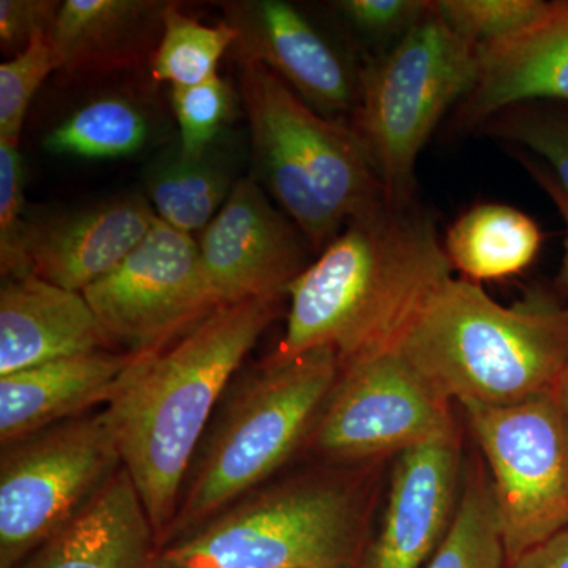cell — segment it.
<instances>
[{"label": "cell", "mask_w": 568, "mask_h": 568, "mask_svg": "<svg viewBox=\"0 0 568 568\" xmlns=\"http://www.w3.org/2000/svg\"><path fill=\"white\" fill-rule=\"evenodd\" d=\"M278 298L219 306L171 345L138 354L108 402L104 416L122 467L159 545L178 517L183 480L213 407L275 320Z\"/></svg>", "instance_id": "6da1fadb"}, {"label": "cell", "mask_w": 568, "mask_h": 568, "mask_svg": "<svg viewBox=\"0 0 568 568\" xmlns=\"http://www.w3.org/2000/svg\"><path fill=\"white\" fill-rule=\"evenodd\" d=\"M452 271L429 213L379 204L351 220L286 287L276 357L328 347L345 365L390 349Z\"/></svg>", "instance_id": "7a4b0ae2"}, {"label": "cell", "mask_w": 568, "mask_h": 568, "mask_svg": "<svg viewBox=\"0 0 568 568\" xmlns=\"http://www.w3.org/2000/svg\"><path fill=\"white\" fill-rule=\"evenodd\" d=\"M396 349L447 403L511 406L555 390L568 365V306L536 294L514 306L450 276Z\"/></svg>", "instance_id": "3957f363"}, {"label": "cell", "mask_w": 568, "mask_h": 568, "mask_svg": "<svg viewBox=\"0 0 568 568\" xmlns=\"http://www.w3.org/2000/svg\"><path fill=\"white\" fill-rule=\"evenodd\" d=\"M241 92L261 182L312 250L386 203L353 126L312 110L261 63L242 65Z\"/></svg>", "instance_id": "277c9868"}, {"label": "cell", "mask_w": 568, "mask_h": 568, "mask_svg": "<svg viewBox=\"0 0 568 568\" xmlns=\"http://www.w3.org/2000/svg\"><path fill=\"white\" fill-rule=\"evenodd\" d=\"M477 69V48L450 31L435 2L390 50L362 63L351 126L392 207L416 204L418 155L470 91Z\"/></svg>", "instance_id": "5b68a950"}, {"label": "cell", "mask_w": 568, "mask_h": 568, "mask_svg": "<svg viewBox=\"0 0 568 568\" xmlns=\"http://www.w3.org/2000/svg\"><path fill=\"white\" fill-rule=\"evenodd\" d=\"M343 364L328 347L272 358L250 381L212 439L166 544L272 476L317 424Z\"/></svg>", "instance_id": "8992f818"}, {"label": "cell", "mask_w": 568, "mask_h": 568, "mask_svg": "<svg viewBox=\"0 0 568 568\" xmlns=\"http://www.w3.org/2000/svg\"><path fill=\"white\" fill-rule=\"evenodd\" d=\"M364 515L335 480L263 493L160 551L156 568H358Z\"/></svg>", "instance_id": "52a82bcc"}, {"label": "cell", "mask_w": 568, "mask_h": 568, "mask_svg": "<svg viewBox=\"0 0 568 568\" xmlns=\"http://www.w3.org/2000/svg\"><path fill=\"white\" fill-rule=\"evenodd\" d=\"M104 410L7 446L0 465V568H18L121 469Z\"/></svg>", "instance_id": "ba28073f"}, {"label": "cell", "mask_w": 568, "mask_h": 568, "mask_svg": "<svg viewBox=\"0 0 568 568\" xmlns=\"http://www.w3.org/2000/svg\"><path fill=\"white\" fill-rule=\"evenodd\" d=\"M489 470L507 564L568 528V429L552 392L462 405Z\"/></svg>", "instance_id": "9c48e42d"}, {"label": "cell", "mask_w": 568, "mask_h": 568, "mask_svg": "<svg viewBox=\"0 0 568 568\" xmlns=\"http://www.w3.org/2000/svg\"><path fill=\"white\" fill-rule=\"evenodd\" d=\"M82 294L112 345L134 354L171 345L219 308L196 239L160 219L114 271Z\"/></svg>", "instance_id": "30bf717a"}, {"label": "cell", "mask_w": 568, "mask_h": 568, "mask_svg": "<svg viewBox=\"0 0 568 568\" xmlns=\"http://www.w3.org/2000/svg\"><path fill=\"white\" fill-rule=\"evenodd\" d=\"M452 432L450 403L390 347L343 365L313 437L325 457L366 459L403 454Z\"/></svg>", "instance_id": "8fae6325"}, {"label": "cell", "mask_w": 568, "mask_h": 568, "mask_svg": "<svg viewBox=\"0 0 568 568\" xmlns=\"http://www.w3.org/2000/svg\"><path fill=\"white\" fill-rule=\"evenodd\" d=\"M197 244L216 306L286 294L308 267L312 248L297 224L272 205L254 179L235 182Z\"/></svg>", "instance_id": "7c38bea8"}, {"label": "cell", "mask_w": 568, "mask_h": 568, "mask_svg": "<svg viewBox=\"0 0 568 568\" xmlns=\"http://www.w3.org/2000/svg\"><path fill=\"white\" fill-rule=\"evenodd\" d=\"M224 21L237 31V61L274 71L312 110L328 119L351 114L358 73L349 59L297 7L283 0L222 3Z\"/></svg>", "instance_id": "4fadbf2b"}, {"label": "cell", "mask_w": 568, "mask_h": 568, "mask_svg": "<svg viewBox=\"0 0 568 568\" xmlns=\"http://www.w3.org/2000/svg\"><path fill=\"white\" fill-rule=\"evenodd\" d=\"M476 81L455 108L454 132H477L488 119L517 104L568 103V0L521 32L478 48Z\"/></svg>", "instance_id": "5bb4252c"}, {"label": "cell", "mask_w": 568, "mask_h": 568, "mask_svg": "<svg viewBox=\"0 0 568 568\" xmlns=\"http://www.w3.org/2000/svg\"><path fill=\"white\" fill-rule=\"evenodd\" d=\"M455 432L399 454L369 568H422L435 555L459 500Z\"/></svg>", "instance_id": "9a60e30c"}, {"label": "cell", "mask_w": 568, "mask_h": 568, "mask_svg": "<svg viewBox=\"0 0 568 568\" xmlns=\"http://www.w3.org/2000/svg\"><path fill=\"white\" fill-rule=\"evenodd\" d=\"M159 216L149 200L122 197L26 223L31 272L65 290H88L114 271L149 234Z\"/></svg>", "instance_id": "2e32d148"}, {"label": "cell", "mask_w": 568, "mask_h": 568, "mask_svg": "<svg viewBox=\"0 0 568 568\" xmlns=\"http://www.w3.org/2000/svg\"><path fill=\"white\" fill-rule=\"evenodd\" d=\"M112 346L84 294L36 274L0 290V376Z\"/></svg>", "instance_id": "e0dca14e"}, {"label": "cell", "mask_w": 568, "mask_h": 568, "mask_svg": "<svg viewBox=\"0 0 568 568\" xmlns=\"http://www.w3.org/2000/svg\"><path fill=\"white\" fill-rule=\"evenodd\" d=\"M138 354L73 355L0 376V440L20 443L110 402Z\"/></svg>", "instance_id": "ac0fdd59"}, {"label": "cell", "mask_w": 568, "mask_h": 568, "mask_svg": "<svg viewBox=\"0 0 568 568\" xmlns=\"http://www.w3.org/2000/svg\"><path fill=\"white\" fill-rule=\"evenodd\" d=\"M159 540L123 467L18 568H156Z\"/></svg>", "instance_id": "d6986e66"}, {"label": "cell", "mask_w": 568, "mask_h": 568, "mask_svg": "<svg viewBox=\"0 0 568 568\" xmlns=\"http://www.w3.org/2000/svg\"><path fill=\"white\" fill-rule=\"evenodd\" d=\"M166 3L151 0H65L50 36L59 70L125 69L148 58L162 36Z\"/></svg>", "instance_id": "ffe728a7"}, {"label": "cell", "mask_w": 568, "mask_h": 568, "mask_svg": "<svg viewBox=\"0 0 568 568\" xmlns=\"http://www.w3.org/2000/svg\"><path fill=\"white\" fill-rule=\"evenodd\" d=\"M544 233L514 205L485 203L463 213L444 239L448 263L469 282L521 274L536 261Z\"/></svg>", "instance_id": "44dd1931"}, {"label": "cell", "mask_w": 568, "mask_h": 568, "mask_svg": "<svg viewBox=\"0 0 568 568\" xmlns=\"http://www.w3.org/2000/svg\"><path fill=\"white\" fill-rule=\"evenodd\" d=\"M234 185L230 164L212 149L200 156L171 153L152 163L145 173L148 200L156 216L192 235L215 219Z\"/></svg>", "instance_id": "7402d4cb"}, {"label": "cell", "mask_w": 568, "mask_h": 568, "mask_svg": "<svg viewBox=\"0 0 568 568\" xmlns=\"http://www.w3.org/2000/svg\"><path fill=\"white\" fill-rule=\"evenodd\" d=\"M151 123L144 111L123 97H103L84 104L43 140L55 155L89 160L123 159L144 148Z\"/></svg>", "instance_id": "603a6c76"}, {"label": "cell", "mask_w": 568, "mask_h": 568, "mask_svg": "<svg viewBox=\"0 0 568 568\" xmlns=\"http://www.w3.org/2000/svg\"><path fill=\"white\" fill-rule=\"evenodd\" d=\"M491 481L484 467L473 466L459 493L450 529L422 568H506Z\"/></svg>", "instance_id": "cb8c5ba5"}, {"label": "cell", "mask_w": 568, "mask_h": 568, "mask_svg": "<svg viewBox=\"0 0 568 568\" xmlns=\"http://www.w3.org/2000/svg\"><path fill=\"white\" fill-rule=\"evenodd\" d=\"M162 36L152 55L153 80L190 88L216 77L219 62L233 50L237 31L227 21L205 26L166 3Z\"/></svg>", "instance_id": "d4e9b609"}, {"label": "cell", "mask_w": 568, "mask_h": 568, "mask_svg": "<svg viewBox=\"0 0 568 568\" xmlns=\"http://www.w3.org/2000/svg\"><path fill=\"white\" fill-rule=\"evenodd\" d=\"M477 132L536 156L568 194V103L517 104L493 115Z\"/></svg>", "instance_id": "484cf974"}, {"label": "cell", "mask_w": 568, "mask_h": 568, "mask_svg": "<svg viewBox=\"0 0 568 568\" xmlns=\"http://www.w3.org/2000/svg\"><path fill=\"white\" fill-rule=\"evenodd\" d=\"M544 0H437L435 9L452 32L484 48L521 32L548 10Z\"/></svg>", "instance_id": "4316f807"}, {"label": "cell", "mask_w": 568, "mask_h": 568, "mask_svg": "<svg viewBox=\"0 0 568 568\" xmlns=\"http://www.w3.org/2000/svg\"><path fill=\"white\" fill-rule=\"evenodd\" d=\"M54 70L59 69L50 37H39L0 65V141L20 142L29 104Z\"/></svg>", "instance_id": "83f0119b"}, {"label": "cell", "mask_w": 568, "mask_h": 568, "mask_svg": "<svg viewBox=\"0 0 568 568\" xmlns=\"http://www.w3.org/2000/svg\"><path fill=\"white\" fill-rule=\"evenodd\" d=\"M173 108L181 130V151L186 156L204 155L213 148L233 112V91L216 74L190 88H173Z\"/></svg>", "instance_id": "f1b7e54d"}, {"label": "cell", "mask_w": 568, "mask_h": 568, "mask_svg": "<svg viewBox=\"0 0 568 568\" xmlns=\"http://www.w3.org/2000/svg\"><path fill=\"white\" fill-rule=\"evenodd\" d=\"M24 166L17 142L0 141V271L13 278L32 274L26 254Z\"/></svg>", "instance_id": "f546056e"}, {"label": "cell", "mask_w": 568, "mask_h": 568, "mask_svg": "<svg viewBox=\"0 0 568 568\" xmlns=\"http://www.w3.org/2000/svg\"><path fill=\"white\" fill-rule=\"evenodd\" d=\"M429 0H342L335 10L369 43L390 50L429 9Z\"/></svg>", "instance_id": "4dcf8cb0"}, {"label": "cell", "mask_w": 568, "mask_h": 568, "mask_svg": "<svg viewBox=\"0 0 568 568\" xmlns=\"http://www.w3.org/2000/svg\"><path fill=\"white\" fill-rule=\"evenodd\" d=\"M61 3L52 0H2L0 43L14 54L24 51L39 37H50Z\"/></svg>", "instance_id": "1f68e13d"}, {"label": "cell", "mask_w": 568, "mask_h": 568, "mask_svg": "<svg viewBox=\"0 0 568 568\" xmlns=\"http://www.w3.org/2000/svg\"><path fill=\"white\" fill-rule=\"evenodd\" d=\"M511 155L517 156L523 166H525V170L532 175L537 185H540L541 190L547 193V196L555 203L560 216H562L564 223H566V241H564L562 267H560L559 284L560 287H562L564 294H566L568 306V194L564 192L562 186L556 181L551 171H549L540 160L536 159V156L514 148H511Z\"/></svg>", "instance_id": "d6a6232c"}, {"label": "cell", "mask_w": 568, "mask_h": 568, "mask_svg": "<svg viewBox=\"0 0 568 568\" xmlns=\"http://www.w3.org/2000/svg\"><path fill=\"white\" fill-rule=\"evenodd\" d=\"M507 568H568V528L523 552Z\"/></svg>", "instance_id": "836d02e7"}, {"label": "cell", "mask_w": 568, "mask_h": 568, "mask_svg": "<svg viewBox=\"0 0 568 568\" xmlns=\"http://www.w3.org/2000/svg\"><path fill=\"white\" fill-rule=\"evenodd\" d=\"M552 394L556 396V402H558L560 413H562L564 422H566L568 429V365L564 369L562 376L559 377Z\"/></svg>", "instance_id": "e575fe53"}]
</instances>
